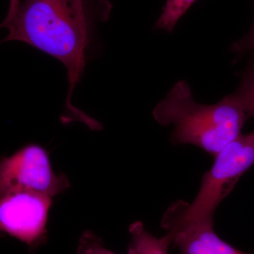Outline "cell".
Returning a JSON list of instances; mask_svg holds the SVG:
<instances>
[{"label": "cell", "mask_w": 254, "mask_h": 254, "mask_svg": "<svg viewBox=\"0 0 254 254\" xmlns=\"http://www.w3.org/2000/svg\"><path fill=\"white\" fill-rule=\"evenodd\" d=\"M111 4L98 0H24L14 18L1 28L9 30L0 43L21 41L53 57L67 72L66 104L80 81L94 39L95 23L106 21Z\"/></svg>", "instance_id": "1"}, {"label": "cell", "mask_w": 254, "mask_h": 254, "mask_svg": "<svg viewBox=\"0 0 254 254\" xmlns=\"http://www.w3.org/2000/svg\"><path fill=\"white\" fill-rule=\"evenodd\" d=\"M153 115L163 126L173 125L174 145H195L213 156L242 134L250 118L234 93L216 104L197 103L186 81L175 84L156 105Z\"/></svg>", "instance_id": "2"}, {"label": "cell", "mask_w": 254, "mask_h": 254, "mask_svg": "<svg viewBox=\"0 0 254 254\" xmlns=\"http://www.w3.org/2000/svg\"><path fill=\"white\" fill-rule=\"evenodd\" d=\"M214 157L213 166L203 176L192 203L179 200L170 205L164 216L183 222L213 219L220 203L254 165V131L240 135Z\"/></svg>", "instance_id": "3"}, {"label": "cell", "mask_w": 254, "mask_h": 254, "mask_svg": "<svg viewBox=\"0 0 254 254\" xmlns=\"http://www.w3.org/2000/svg\"><path fill=\"white\" fill-rule=\"evenodd\" d=\"M68 187L67 177L54 173L48 152L41 145H26L0 159V193L28 190L53 198Z\"/></svg>", "instance_id": "4"}, {"label": "cell", "mask_w": 254, "mask_h": 254, "mask_svg": "<svg viewBox=\"0 0 254 254\" xmlns=\"http://www.w3.org/2000/svg\"><path fill=\"white\" fill-rule=\"evenodd\" d=\"M53 197L28 190L0 193V235L36 249L46 242Z\"/></svg>", "instance_id": "5"}, {"label": "cell", "mask_w": 254, "mask_h": 254, "mask_svg": "<svg viewBox=\"0 0 254 254\" xmlns=\"http://www.w3.org/2000/svg\"><path fill=\"white\" fill-rule=\"evenodd\" d=\"M161 227L180 254H252L220 239L214 231L213 219L183 222L163 216Z\"/></svg>", "instance_id": "6"}, {"label": "cell", "mask_w": 254, "mask_h": 254, "mask_svg": "<svg viewBox=\"0 0 254 254\" xmlns=\"http://www.w3.org/2000/svg\"><path fill=\"white\" fill-rule=\"evenodd\" d=\"M128 231L131 236L128 254H168L171 240L168 235L157 238L147 231L139 221L131 224Z\"/></svg>", "instance_id": "7"}, {"label": "cell", "mask_w": 254, "mask_h": 254, "mask_svg": "<svg viewBox=\"0 0 254 254\" xmlns=\"http://www.w3.org/2000/svg\"><path fill=\"white\" fill-rule=\"evenodd\" d=\"M196 0H166L155 28L172 33L177 22Z\"/></svg>", "instance_id": "8"}, {"label": "cell", "mask_w": 254, "mask_h": 254, "mask_svg": "<svg viewBox=\"0 0 254 254\" xmlns=\"http://www.w3.org/2000/svg\"><path fill=\"white\" fill-rule=\"evenodd\" d=\"M234 94L240 100L249 117L254 118V59L242 74L240 86Z\"/></svg>", "instance_id": "9"}, {"label": "cell", "mask_w": 254, "mask_h": 254, "mask_svg": "<svg viewBox=\"0 0 254 254\" xmlns=\"http://www.w3.org/2000/svg\"><path fill=\"white\" fill-rule=\"evenodd\" d=\"M76 254H116L105 248L101 239L91 231H86L80 237Z\"/></svg>", "instance_id": "10"}, {"label": "cell", "mask_w": 254, "mask_h": 254, "mask_svg": "<svg viewBox=\"0 0 254 254\" xmlns=\"http://www.w3.org/2000/svg\"><path fill=\"white\" fill-rule=\"evenodd\" d=\"M233 51L237 53H244L247 52H251L252 55L254 56V18L253 25H252V28L250 31L249 32L248 34L240 40L237 41L232 47Z\"/></svg>", "instance_id": "11"}, {"label": "cell", "mask_w": 254, "mask_h": 254, "mask_svg": "<svg viewBox=\"0 0 254 254\" xmlns=\"http://www.w3.org/2000/svg\"><path fill=\"white\" fill-rule=\"evenodd\" d=\"M20 3H21L20 0H9V9H8L7 14H6V18L1 22L0 26H2V25L9 22L14 18L18 7H19Z\"/></svg>", "instance_id": "12"}]
</instances>
